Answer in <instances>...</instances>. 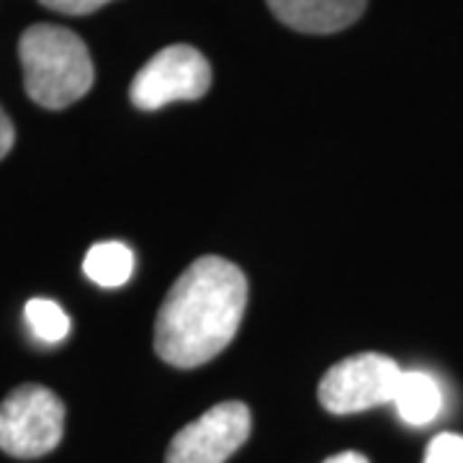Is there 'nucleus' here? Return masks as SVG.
Here are the masks:
<instances>
[{
    "label": "nucleus",
    "mask_w": 463,
    "mask_h": 463,
    "mask_svg": "<svg viewBox=\"0 0 463 463\" xmlns=\"http://www.w3.org/2000/svg\"><path fill=\"white\" fill-rule=\"evenodd\" d=\"M248 307V279L224 258H199L173 283L155 322V350L175 368H199L234 340Z\"/></svg>",
    "instance_id": "f257e3e1"
},
{
    "label": "nucleus",
    "mask_w": 463,
    "mask_h": 463,
    "mask_svg": "<svg viewBox=\"0 0 463 463\" xmlns=\"http://www.w3.org/2000/svg\"><path fill=\"white\" fill-rule=\"evenodd\" d=\"M14 139H16L14 124H11V118L5 116V111L0 109V160L11 152V147H14Z\"/></svg>",
    "instance_id": "ddd939ff"
},
{
    "label": "nucleus",
    "mask_w": 463,
    "mask_h": 463,
    "mask_svg": "<svg viewBox=\"0 0 463 463\" xmlns=\"http://www.w3.org/2000/svg\"><path fill=\"white\" fill-rule=\"evenodd\" d=\"M425 463H463V435L440 432L425 450Z\"/></svg>",
    "instance_id": "9b49d317"
},
{
    "label": "nucleus",
    "mask_w": 463,
    "mask_h": 463,
    "mask_svg": "<svg viewBox=\"0 0 463 463\" xmlns=\"http://www.w3.org/2000/svg\"><path fill=\"white\" fill-rule=\"evenodd\" d=\"M24 85L33 103L60 111L93 88V62L85 42L65 26L33 24L18 39Z\"/></svg>",
    "instance_id": "f03ea898"
},
{
    "label": "nucleus",
    "mask_w": 463,
    "mask_h": 463,
    "mask_svg": "<svg viewBox=\"0 0 463 463\" xmlns=\"http://www.w3.org/2000/svg\"><path fill=\"white\" fill-rule=\"evenodd\" d=\"M325 463H368L364 453H353V450H347V453H340V456H332Z\"/></svg>",
    "instance_id": "4468645a"
},
{
    "label": "nucleus",
    "mask_w": 463,
    "mask_h": 463,
    "mask_svg": "<svg viewBox=\"0 0 463 463\" xmlns=\"http://www.w3.org/2000/svg\"><path fill=\"white\" fill-rule=\"evenodd\" d=\"M29 330L42 340V343H62L70 332V317L67 312L52 298H32L24 309Z\"/></svg>",
    "instance_id": "9d476101"
},
{
    "label": "nucleus",
    "mask_w": 463,
    "mask_h": 463,
    "mask_svg": "<svg viewBox=\"0 0 463 463\" xmlns=\"http://www.w3.org/2000/svg\"><path fill=\"white\" fill-rule=\"evenodd\" d=\"M402 368L381 353H361L335 364L319 381V402L332 414H355L394 404Z\"/></svg>",
    "instance_id": "20e7f679"
},
{
    "label": "nucleus",
    "mask_w": 463,
    "mask_h": 463,
    "mask_svg": "<svg viewBox=\"0 0 463 463\" xmlns=\"http://www.w3.org/2000/svg\"><path fill=\"white\" fill-rule=\"evenodd\" d=\"M85 276L96 286L118 288L132 279L134 255L124 242H99L88 250L83 260Z\"/></svg>",
    "instance_id": "1a4fd4ad"
},
{
    "label": "nucleus",
    "mask_w": 463,
    "mask_h": 463,
    "mask_svg": "<svg viewBox=\"0 0 463 463\" xmlns=\"http://www.w3.org/2000/svg\"><path fill=\"white\" fill-rule=\"evenodd\" d=\"M276 18L301 33H335L355 24L368 0H265Z\"/></svg>",
    "instance_id": "0eeeda50"
},
{
    "label": "nucleus",
    "mask_w": 463,
    "mask_h": 463,
    "mask_svg": "<svg viewBox=\"0 0 463 463\" xmlns=\"http://www.w3.org/2000/svg\"><path fill=\"white\" fill-rule=\"evenodd\" d=\"M65 404L50 389L26 383L0 404V450L14 458H39L60 446Z\"/></svg>",
    "instance_id": "7ed1b4c3"
},
{
    "label": "nucleus",
    "mask_w": 463,
    "mask_h": 463,
    "mask_svg": "<svg viewBox=\"0 0 463 463\" xmlns=\"http://www.w3.org/2000/svg\"><path fill=\"white\" fill-rule=\"evenodd\" d=\"M212 88V67L199 50L173 44L157 52L137 72L129 99L142 111H157L175 100H199Z\"/></svg>",
    "instance_id": "39448f33"
},
{
    "label": "nucleus",
    "mask_w": 463,
    "mask_h": 463,
    "mask_svg": "<svg viewBox=\"0 0 463 463\" xmlns=\"http://www.w3.org/2000/svg\"><path fill=\"white\" fill-rule=\"evenodd\" d=\"M394 407L407 425L414 428L430 425L443 410V389L438 379L425 371H404L394 397Z\"/></svg>",
    "instance_id": "6e6552de"
},
{
    "label": "nucleus",
    "mask_w": 463,
    "mask_h": 463,
    "mask_svg": "<svg viewBox=\"0 0 463 463\" xmlns=\"http://www.w3.org/2000/svg\"><path fill=\"white\" fill-rule=\"evenodd\" d=\"M250 428L252 417L242 402H222L173 438L165 463H227L250 438Z\"/></svg>",
    "instance_id": "423d86ee"
},
{
    "label": "nucleus",
    "mask_w": 463,
    "mask_h": 463,
    "mask_svg": "<svg viewBox=\"0 0 463 463\" xmlns=\"http://www.w3.org/2000/svg\"><path fill=\"white\" fill-rule=\"evenodd\" d=\"M39 3L44 8H50V11L65 14V16H88V14L99 11L111 0H39Z\"/></svg>",
    "instance_id": "f8f14e48"
}]
</instances>
